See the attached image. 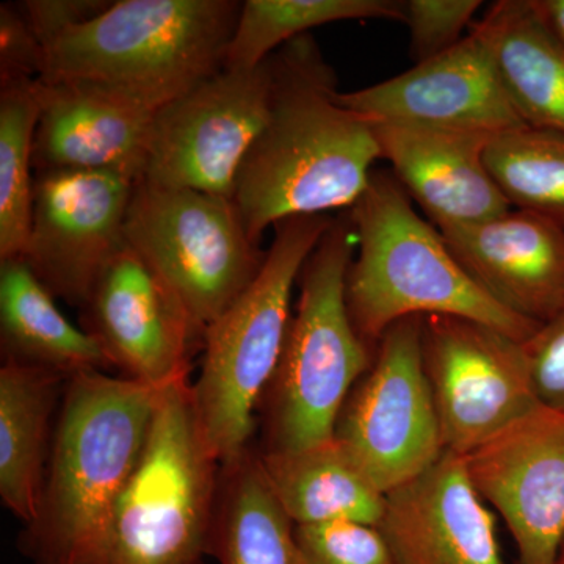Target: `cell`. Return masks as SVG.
<instances>
[{"label": "cell", "instance_id": "6da1fadb", "mask_svg": "<svg viewBox=\"0 0 564 564\" xmlns=\"http://www.w3.org/2000/svg\"><path fill=\"white\" fill-rule=\"evenodd\" d=\"M270 63L269 117L231 198L256 243L289 218L351 209L381 159L373 126L340 102L336 74L313 35L285 44Z\"/></svg>", "mask_w": 564, "mask_h": 564}, {"label": "cell", "instance_id": "7a4b0ae2", "mask_svg": "<svg viewBox=\"0 0 564 564\" xmlns=\"http://www.w3.org/2000/svg\"><path fill=\"white\" fill-rule=\"evenodd\" d=\"M161 391L102 370L69 378L35 518L18 540L33 564L93 563L143 455Z\"/></svg>", "mask_w": 564, "mask_h": 564}, {"label": "cell", "instance_id": "3957f363", "mask_svg": "<svg viewBox=\"0 0 564 564\" xmlns=\"http://www.w3.org/2000/svg\"><path fill=\"white\" fill-rule=\"evenodd\" d=\"M347 212L356 236L347 274L348 313L373 350L391 326L411 317L467 318L521 343L540 328L478 285L440 229L419 215L392 172L375 170Z\"/></svg>", "mask_w": 564, "mask_h": 564}, {"label": "cell", "instance_id": "277c9868", "mask_svg": "<svg viewBox=\"0 0 564 564\" xmlns=\"http://www.w3.org/2000/svg\"><path fill=\"white\" fill-rule=\"evenodd\" d=\"M242 2L120 0L44 47L39 80H82L151 110L225 68Z\"/></svg>", "mask_w": 564, "mask_h": 564}, {"label": "cell", "instance_id": "5b68a950", "mask_svg": "<svg viewBox=\"0 0 564 564\" xmlns=\"http://www.w3.org/2000/svg\"><path fill=\"white\" fill-rule=\"evenodd\" d=\"M356 251L350 215L334 218L304 263L299 300L280 362L263 393L261 452H295L333 440L348 395L369 370L347 306V274Z\"/></svg>", "mask_w": 564, "mask_h": 564}, {"label": "cell", "instance_id": "8992f818", "mask_svg": "<svg viewBox=\"0 0 564 564\" xmlns=\"http://www.w3.org/2000/svg\"><path fill=\"white\" fill-rule=\"evenodd\" d=\"M333 220L329 215H317L278 223L261 272L204 332L202 372L192 383L193 403L204 440L220 464L250 447L256 411L291 326L293 291Z\"/></svg>", "mask_w": 564, "mask_h": 564}, {"label": "cell", "instance_id": "52a82bcc", "mask_svg": "<svg viewBox=\"0 0 564 564\" xmlns=\"http://www.w3.org/2000/svg\"><path fill=\"white\" fill-rule=\"evenodd\" d=\"M220 467L204 440L191 380L162 389L143 455L91 564H203Z\"/></svg>", "mask_w": 564, "mask_h": 564}, {"label": "cell", "instance_id": "ba28073f", "mask_svg": "<svg viewBox=\"0 0 564 564\" xmlns=\"http://www.w3.org/2000/svg\"><path fill=\"white\" fill-rule=\"evenodd\" d=\"M126 242L204 332L256 280L265 252L248 236L232 199L137 182Z\"/></svg>", "mask_w": 564, "mask_h": 564}, {"label": "cell", "instance_id": "9c48e42d", "mask_svg": "<svg viewBox=\"0 0 564 564\" xmlns=\"http://www.w3.org/2000/svg\"><path fill=\"white\" fill-rule=\"evenodd\" d=\"M334 437L384 494L440 462L445 447L423 364L422 317L395 323L381 337L369 370L340 411Z\"/></svg>", "mask_w": 564, "mask_h": 564}, {"label": "cell", "instance_id": "30bf717a", "mask_svg": "<svg viewBox=\"0 0 564 564\" xmlns=\"http://www.w3.org/2000/svg\"><path fill=\"white\" fill-rule=\"evenodd\" d=\"M270 58L223 68L152 117L141 182L232 198L237 173L269 117ZM139 181V182H140Z\"/></svg>", "mask_w": 564, "mask_h": 564}, {"label": "cell", "instance_id": "8fae6325", "mask_svg": "<svg viewBox=\"0 0 564 564\" xmlns=\"http://www.w3.org/2000/svg\"><path fill=\"white\" fill-rule=\"evenodd\" d=\"M422 351L445 451L469 455L540 406L524 343L451 315L422 317Z\"/></svg>", "mask_w": 564, "mask_h": 564}, {"label": "cell", "instance_id": "7c38bea8", "mask_svg": "<svg viewBox=\"0 0 564 564\" xmlns=\"http://www.w3.org/2000/svg\"><path fill=\"white\" fill-rule=\"evenodd\" d=\"M135 181L115 173H35L24 259L57 300L82 307L111 259L128 245Z\"/></svg>", "mask_w": 564, "mask_h": 564}, {"label": "cell", "instance_id": "4fadbf2b", "mask_svg": "<svg viewBox=\"0 0 564 564\" xmlns=\"http://www.w3.org/2000/svg\"><path fill=\"white\" fill-rule=\"evenodd\" d=\"M464 462L513 536L518 564H556L564 543V413L540 404Z\"/></svg>", "mask_w": 564, "mask_h": 564}, {"label": "cell", "instance_id": "5bb4252c", "mask_svg": "<svg viewBox=\"0 0 564 564\" xmlns=\"http://www.w3.org/2000/svg\"><path fill=\"white\" fill-rule=\"evenodd\" d=\"M80 310L85 332L121 377L158 391L188 380L193 348L203 347V334L128 245L111 259Z\"/></svg>", "mask_w": 564, "mask_h": 564}, {"label": "cell", "instance_id": "9a60e30c", "mask_svg": "<svg viewBox=\"0 0 564 564\" xmlns=\"http://www.w3.org/2000/svg\"><path fill=\"white\" fill-rule=\"evenodd\" d=\"M340 102L370 124L411 126L500 135L524 128L481 36L470 32L440 57L361 90Z\"/></svg>", "mask_w": 564, "mask_h": 564}, {"label": "cell", "instance_id": "2e32d148", "mask_svg": "<svg viewBox=\"0 0 564 564\" xmlns=\"http://www.w3.org/2000/svg\"><path fill=\"white\" fill-rule=\"evenodd\" d=\"M36 84L35 173L101 172L141 180L154 110L91 82Z\"/></svg>", "mask_w": 564, "mask_h": 564}, {"label": "cell", "instance_id": "e0dca14e", "mask_svg": "<svg viewBox=\"0 0 564 564\" xmlns=\"http://www.w3.org/2000/svg\"><path fill=\"white\" fill-rule=\"evenodd\" d=\"M378 529L395 564H505L496 516L452 452L386 494Z\"/></svg>", "mask_w": 564, "mask_h": 564}, {"label": "cell", "instance_id": "ac0fdd59", "mask_svg": "<svg viewBox=\"0 0 564 564\" xmlns=\"http://www.w3.org/2000/svg\"><path fill=\"white\" fill-rule=\"evenodd\" d=\"M484 291L527 321H551L564 306V228L532 212L441 231Z\"/></svg>", "mask_w": 564, "mask_h": 564}, {"label": "cell", "instance_id": "d6986e66", "mask_svg": "<svg viewBox=\"0 0 564 564\" xmlns=\"http://www.w3.org/2000/svg\"><path fill=\"white\" fill-rule=\"evenodd\" d=\"M381 159L440 231L499 217L513 207L485 155L494 137L411 126L372 124Z\"/></svg>", "mask_w": 564, "mask_h": 564}, {"label": "cell", "instance_id": "ffe728a7", "mask_svg": "<svg viewBox=\"0 0 564 564\" xmlns=\"http://www.w3.org/2000/svg\"><path fill=\"white\" fill-rule=\"evenodd\" d=\"M473 29L488 46L505 93L530 128L564 133V47L534 0H500Z\"/></svg>", "mask_w": 564, "mask_h": 564}, {"label": "cell", "instance_id": "44dd1931", "mask_svg": "<svg viewBox=\"0 0 564 564\" xmlns=\"http://www.w3.org/2000/svg\"><path fill=\"white\" fill-rule=\"evenodd\" d=\"M65 377L3 362L0 367V499L22 524L35 518L50 462L52 415Z\"/></svg>", "mask_w": 564, "mask_h": 564}, {"label": "cell", "instance_id": "7402d4cb", "mask_svg": "<svg viewBox=\"0 0 564 564\" xmlns=\"http://www.w3.org/2000/svg\"><path fill=\"white\" fill-rule=\"evenodd\" d=\"M261 459L274 496L293 524L380 525L386 494L336 437L302 451L261 452Z\"/></svg>", "mask_w": 564, "mask_h": 564}, {"label": "cell", "instance_id": "603a6c76", "mask_svg": "<svg viewBox=\"0 0 564 564\" xmlns=\"http://www.w3.org/2000/svg\"><path fill=\"white\" fill-rule=\"evenodd\" d=\"M43 282L22 258L0 259V347L3 362L62 375L109 367L84 328L65 317Z\"/></svg>", "mask_w": 564, "mask_h": 564}, {"label": "cell", "instance_id": "cb8c5ba5", "mask_svg": "<svg viewBox=\"0 0 564 564\" xmlns=\"http://www.w3.org/2000/svg\"><path fill=\"white\" fill-rule=\"evenodd\" d=\"M210 556L220 564H296L295 524L256 448L221 464Z\"/></svg>", "mask_w": 564, "mask_h": 564}, {"label": "cell", "instance_id": "d4e9b609", "mask_svg": "<svg viewBox=\"0 0 564 564\" xmlns=\"http://www.w3.org/2000/svg\"><path fill=\"white\" fill-rule=\"evenodd\" d=\"M403 21L395 0H247L234 31L226 68L256 69L282 46L340 21Z\"/></svg>", "mask_w": 564, "mask_h": 564}, {"label": "cell", "instance_id": "484cf974", "mask_svg": "<svg viewBox=\"0 0 564 564\" xmlns=\"http://www.w3.org/2000/svg\"><path fill=\"white\" fill-rule=\"evenodd\" d=\"M0 85V259L22 258L31 232L39 84L13 80Z\"/></svg>", "mask_w": 564, "mask_h": 564}, {"label": "cell", "instance_id": "4316f807", "mask_svg": "<svg viewBox=\"0 0 564 564\" xmlns=\"http://www.w3.org/2000/svg\"><path fill=\"white\" fill-rule=\"evenodd\" d=\"M485 161L513 209L564 228V133L530 126L500 133L488 144Z\"/></svg>", "mask_w": 564, "mask_h": 564}, {"label": "cell", "instance_id": "83f0119b", "mask_svg": "<svg viewBox=\"0 0 564 564\" xmlns=\"http://www.w3.org/2000/svg\"><path fill=\"white\" fill-rule=\"evenodd\" d=\"M296 564H395L378 527L358 522L295 525Z\"/></svg>", "mask_w": 564, "mask_h": 564}, {"label": "cell", "instance_id": "f1b7e54d", "mask_svg": "<svg viewBox=\"0 0 564 564\" xmlns=\"http://www.w3.org/2000/svg\"><path fill=\"white\" fill-rule=\"evenodd\" d=\"M480 0H403V24L410 31V52L415 65L440 57L473 28Z\"/></svg>", "mask_w": 564, "mask_h": 564}, {"label": "cell", "instance_id": "f546056e", "mask_svg": "<svg viewBox=\"0 0 564 564\" xmlns=\"http://www.w3.org/2000/svg\"><path fill=\"white\" fill-rule=\"evenodd\" d=\"M538 402L564 413V306L524 343Z\"/></svg>", "mask_w": 564, "mask_h": 564}, {"label": "cell", "instance_id": "4dcf8cb0", "mask_svg": "<svg viewBox=\"0 0 564 564\" xmlns=\"http://www.w3.org/2000/svg\"><path fill=\"white\" fill-rule=\"evenodd\" d=\"M44 66V46L32 31L20 3L0 7V79L39 80Z\"/></svg>", "mask_w": 564, "mask_h": 564}, {"label": "cell", "instance_id": "1f68e13d", "mask_svg": "<svg viewBox=\"0 0 564 564\" xmlns=\"http://www.w3.org/2000/svg\"><path fill=\"white\" fill-rule=\"evenodd\" d=\"M109 6L110 2L99 0H29L20 3L25 20L44 47L63 32L98 17Z\"/></svg>", "mask_w": 564, "mask_h": 564}, {"label": "cell", "instance_id": "d6a6232c", "mask_svg": "<svg viewBox=\"0 0 564 564\" xmlns=\"http://www.w3.org/2000/svg\"><path fill=\"white\" fill-rule=\"evenodd\" d=\"M534 6L564 47V0H534Z\"/></svg>", "mask_w": 564, "mask_h": 564}, {"label": "cell", "instance_id": "836d02e7", "mask_svg": "<svg viewBox=\"0 0 564 564\" xmlns=\"http://www.w3.org/2000/svg\"><path fill=\"white\" fill-rule=\"evenodd\" d=\"M556 564H564V543L562 545V551H560L558 558H556Z\"/></svg>", "mask_w": 564, "mask_h": 564}]
</instances>
